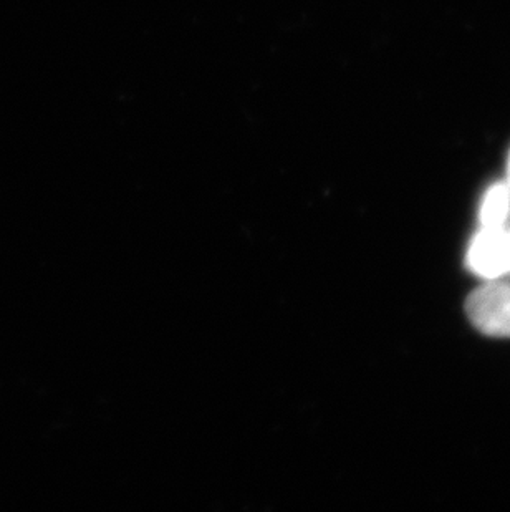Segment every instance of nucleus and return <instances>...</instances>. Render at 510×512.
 <instances>
[{"label":"nucleus","instance_id":"nucleus-1","mask_svg":"<svg viewBox=\"0 0 510 512\" xmlns=\"http://www.w3.org/2000/svg\"><path fill=\"white\" fill-rule=\"evenodd\" d=\"M466 314L481 334L510 339V282L486 281L466 300Z\"/></svg>","mask_w":510,"mask_h":512},{"label":"nucleus","instance_id":"nucleus-2","mask_svg":"<svg viewBox=\"0 0 510 512\" xmlns=\"http://www.w3.org/2000/svg\"><path fill=\"white\" fill-rule=\"evenodd\" d=\"M466 266L482 281L510 276V228H481L472 237Z\"/></svg>","mask_w":510,"mask_h":512},{"label":"nucleus","instance_id":"nucleus-4","mask_svg":"<svg viewBox=\"0 0 510 512\" xmlns=\"http://www.w3.org/2000/svg\"><path fill=\"white\" fill-rule=\"evenodd\" d=\"M507 186H509L510 189V155H509V161H507V179H506Z\"/></svg>","mask_w":510,"mask_h":512},{"label":"nucleus","instance_id":"nucleus-3","mask_svg":"<svg viewBox=\"0 0 510 512\" xmlns=\"http://www.w3.org/2000/svg\"><path fill=\"white\" fill-rule=\"evenodd\" d=\"M510 218V189L506 181L487 189L479 208L481 228H507Z\"/></svg>","mask_w":510,"mask_h":512}]
</instances>
